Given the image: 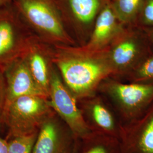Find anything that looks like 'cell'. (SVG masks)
Masks as SVG:
<instances>
[{
  "label": "cell",
  "instance_id": "18",
  "mask_svg": "<svg viewBox=\"0 0 153 153\" xmlns=\"http://www.w3.org/2000/svg\"><path fill=\"white\" fill-rule=\"evenodd\" d=\"M38 132L10 139L8 142V153H33Z\"/></svg>",
  "mask_w": 153,
  "mask_h": 153
},
{
  "label": "cell",
  "instance_id": "3",
  "mask_svg": "<svg viewBox=\"0 0 153 153\" xmlns=\"http://www.w3.org/2000/svg\"><path fill=\"white\" fill-rule=\"evenodd\" d=\"M97 93L112 107L123 127L142 116L153 104V82H124L109 77Z\"/></svg>",
  "mask_w": 153,
  "mask_h": 153
},
{
  "label": "cell",
  "instance_id": "14",
  "mask_svg": "<svg viewBox=\"0 0 153 153\" xmlns=\"http://www.w3.org/2000/svg\"><path fill=\"white\" fill-rule=\"evenodd\" d=\"M123 26L109 1L99 14L87 43L78 47L88 52L102 51L109 45Z\"/></svg>",
  "mask_w": 153,
  "mask_h": 153
},
{
  "label": "cell",
  "instance_id": "6",
  "mask_svg": "<svg viewBox=\"0 0 153 153\" xmlns=\"http://www.w3.org/2000/svg\"><path fill=\"white\" fill-rule=\"evenodd\" d=\"M36 35L23 20L13 3L0 8V69L5 71L23 57Z\"/></svg>",
  "mask_w": 153,
  "mask_h": 153
},
{
  "label": "cell",
  "instance_id": "24",
  "mask_svg": "<svg viewBox=\"0 0 153 153\" xmlns=\"http://www.w3.org/2000/svg\"><path fill=\"white\" fill-rule=\"evenodd\" d=\"M74 153H76V149H75V150H74Z\"/></svg>",
  "mask_w": 153,
  "mask_h": 153
},
{
  "label": "cell",
  "instance_id": "11",
  "mask_svg": "<svg viewBox=\"0 0 153 153\" xmlns=\"http://www.w3.org/2000/svg\"><path fill=\"white\" fill-rule=\"evenodd\" d=\"M122 153H153V104L140 117L122 128Z\"/></svg>",
  "mask_w": 153,
  "mask_h": 153
},
{
  "label": "cell",
  "instance_id": "19",
  "mask_svg": "<svg viewBox=\"0 0 153 153\" xmlns=\"http://www.w3.org/2000/svg\"><path fill=\"white\" fill-rule=\"evenodd\" d=\"M134 25L142 29L153 27V0H141Z\"/></svg>",
  "mask_w": 153,
  "mask_h": 153
},
{
  "label": "cell",
  "instance_id": "20",
  "mask_svg": "<svg viewBox=\"0 0 153 153\" xmlns=\"http://www.w3.org/2000/svg\"><path fill=\"white\" fill-rule=\"evenodd\" d=\"M6 101V81L4 72L0 69V126L3 124L2 118Z\"/></svg>",
  "mask_w": 153,
  "mask_h": 153
},
{
  "label": "cell",
  "instance_id": "10",
  "mask_svg": "<svg viewBox=\"0 0 153 153\" xmlns=\"http://www.w3.org/2000/svg\"><path fill=\"white\" fill-rule=\"evenodd\" d=\"M77 138L54 112L39 131L33 153H74Z\"/></svg>",
  "mask_w": 153,
  "mask_h": 153
},
{
  "label": "cell",
  "instance_id": "7",
  "mask_svg": "<svg viewBox=\"0 0 153 153\" xmlns=\"http://www.w3.org/2000/svg\"><path fill=\"white\" fill-rule=\"evenodd\" d=\"M111 0H56L66 30L81 47L87 43L95 21Z\"/></svg>",
  "mask_w": 153,
  "mask_h": 153
},
{
  "label": "cell",
  "instance_id": "2",
  "mask_svg": "<svg viewBox=\"0 0 153 153\" xmlns=\"http://www.w3.org/2000/svg\"><path fill=\"white\" fill-rule=\"evenodd\" d=\"M23 20L39 38L52 45L77 46L66 30L56 0H13Z\"/></svg>",
  "mask_w": 153,
  "mask_h": 153
},
{
  "label": "cell",
  "instance_id": "13",
  "mask_svg": "<svg viewBox=\"0 0 153 153\" xmlns=\"http://www.w3.org/2000/svg\"><path fill=\"white\" fill-rule=\"evenodd\" d=\"M53 52V45L36 36L23 56L35 81L48 98L51 77L55 66Z\"/></svg>",
  "mask_w": 153,
  "mask_h": 153
},
{
  "label": "cell",
  "instance_id": "23",
  "mask_svg": "<svg viewBox=\"0 0 153 153\" xmlns=\"http://www.w3.org/2000/svg\"><path fill=\"white\" fill-rule=\"evenodd\" d=\"M13 0H0V8L13 3Z\"/></svg>",
  "mask_w": 153,
  "mask_h": 153
},
{
  "label": "cell",
  "instance_id": "5",
  "mask_svg": "<svg viewBox=\"0 0 153 153\" xmlns=\"http://www.w3.org/2000/svg\"><path fill=\"white\" fill-rule=\"evenodd\" d=\"M54 112L49 99L44 97L25 95L16 99L6 108L3 115L7 138L10 140L38 132L44 120Z\"/></svg>",
  "mask_w": 153,
  "mask_h": 153
},
{
  "label": "cell",
  "instance_id": "9",
  "mask_svg": "<svg viewBox=\"0 0 153 153\" xmlns=\"http://www.w3.org/2000/svg\"><path fill=\"white\" fill-rule=\"evenodd\" d=\"M82 117L91 131L108 134L120 140L123 126L112 107L97 93L77 100Z\"/></svg>",
  "mask_w": 153,
  "mask_h": 153
},
{
  "label": "cell",
  "instance_id": "16",
  "mask_svg": "<svg viewBox=\"0 0 153 153\" xmlns=\"http://www.w3.org/2000/svg\"><path fill=\"white\" fill-rule=\"evenodd\" d=\"M141 0H111L112 7L124 25H134Z\"/></svg>",
  "mask_w": 153,
  "mask_h": 153
},
{
  "label": "cell",
  "instance_id": "17",
  "mask_svg": "<svg viewBox=\"0 0 153 153\" xmlns=\"http://www.w3.org/2000/svg\"><path fill=\"white\" fill-rule=\"evenodd\" d=\"M122 81L153 82V52L148 55Z\"/></svg>",
  "mask_w": 153,
  "mask_h": 153
},
{
  "label": "cell",
  "instance_id": "8",
  "mask_svg": "<svg viewBox=\"0 0 153 153\" xmlns=\"http://www.w3.org/2000/svg\"><path fill=\"white\" fill-rule=\"evenodd\" d=\"M49 100L52 109L77 138L84 137L91 131L84 121L77 99L63 82L56 66L51 77Z\"/></svg>",
  "mask_w": 153,
  "mask_h": 153
},
{
  "label": "cell",
  "instance_id": "15",
  "mask_svg": "<svg viewBox=\"0 0 153 153\" xmlns=\"http://www.w3.org/2000/svg\"><path fill=\"white\" fill-rule=\"evenodd\" d=\"M76 153H122L120 141L108 134L91 131L77 138Z\"/></svg>",
  "mask_w": 153,
  "mask_h": 153
},
{
  "label": "cell",
  "instance_id": "22",
  "mask_svg": "<svg viewBox=\"0 0 153 153\" xmlns=\"http://www.w3.org/2000/svg\"><path fill=\"white\" fill-rule=\"evenodd\" d=\"M0 153H8V142L0 137Z\"/></svg>",
  "mask_w": 153,
  "mask_h": 153
},
{
  "label": "cell",
  "instance_id": "12",
  "mask_svg": "<svg viewBox=\"0 0 153 153\" xmlns=\"http://www.w3.org/2000/svg\"><path fill=\"white\" fill-rule=\"evenodd\" d=\"M4 74L6 81L5 109L14 100L22 96L38 95L49 99L35 81L24 57L9 66Z\"/></svg>",
  "mask_w": 153,
  "mask_h": 153
},
{
  "label": "cell",
  "instance_id": "21",
  "mask_svg": "<svg viewBox=\"0 0 153 153\" xmlns=\"http://www.w3.org/2000/svg\"><path fill=\"white\" fill-rule=\"evenodd\" d=\"M143 30L146 34L150 46L151 47L152 51L153 52V27L143 29Z\"/></svg>",
  "mask_w": 153,
  "mask_h": 153
},
{
  "label": "cell",
  "instance_id": "4",
  "mask_svg": "<svg viewBox=\"0 0 153 153\" xmlns=\"http://www.w3.org/2000/svg\"><path fill=\"white\" fill-rule=\"evenodd\" d=\"M106 52L111 77L120 81L153 52L144 30L134 25H124Z\"/></svg>",
  "mask_w": 153,
  "mask_h": 153
},
{
  "label": "cell",
  "instance_id": "1",
  "mask_svg": "<svg viewBox=\"0 0 153 153\" xmlns=\"http://www.w3.org/2000/svg\"><path fill=\"white\" fill-rule=\"evenodd\" d=\"M53 47L55 66L77 100L96 94L100 83L112 76L106 48L88 52L78 46L58 45Z\"/></svg>",
  "mask_w": 153,
  "mask_h": 153
}]
</instances>
